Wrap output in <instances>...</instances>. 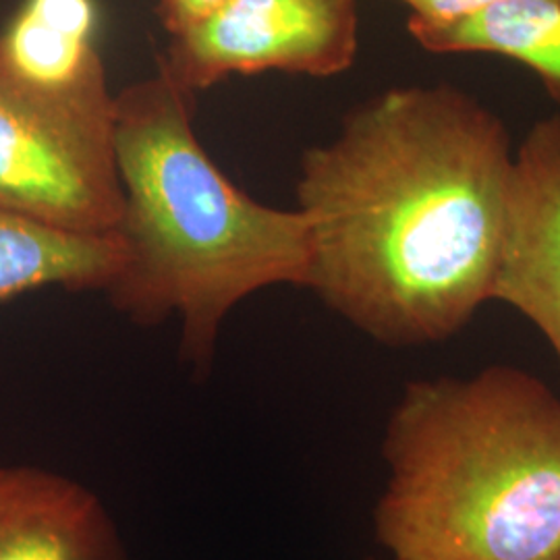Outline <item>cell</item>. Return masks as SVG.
<instances>
[{
  "label": "cell",
  "mask_w": 560,
  "mask_h": 560,
  "mask_svg": "<svg viewBox=\"0 0 560 560\" xmlns=\"http://www.w3.org/2000/svg\"><path fill=\"white\" fill-rule=\"evenodd\" d=\"M513 164L504 120L457 85L361 102L301 159L305 289L388 347L455 337L492 301Z\"/></svg>",
  "instance_id": "cell-1"
},
{
  "label": "cell",
  "mask_w": 560,
  "mask_h": 560,
  "mask_svg": "<svg viewBox=\"0 0 560 560\" xmlns=\"http://www.w3.org/2000/svg\"><path fill=\"white\" fill-rule=\"evenodd\" d=\"M194 108L196 94L161 69L115 94L122 261L104 293L141 326L177 316L183 358L206 372L241 301L305 287L312 243L300 208L260 203L222 173Z\"/></svg>",
  "instance_id": "cell-2"
},
{
  "label": "cell",
  "mask_w": 560,
  "mask_h": 560,
  "mask_svg": "<svg viewBox=\"0 0 560 560\" xmlns=\"http://www.w3.org/2000/svg\"><path fill=\"white\" fill-rule=\"evenodd\" d=\"M376 538L393 560H560V397L490 365L409 382L386 423Z\"/></svg>",
  "instance_id": "cell-3"
},
{
  "label": "cell",
  "mask_w": 560,
  "mask_h": 560,
  "mask_svg": "<svg viewBox=\"0 0 560 560\" xmlns=\"http://www.w3.org/2000/svg\"><path fill=\"white\" fill-rule=\"evenodd\" d=\"M0 208L69 233H115L120 187L108 83L52 94L0 65Z\"/></svg>",
  "instance_id": "cell-4"
},
{
  "label": "cell",
  "mask_w": 560,
  "mask_h": 560,
  "mask_svg": "<svg viewBox=\"0 0 560 560\" xmlns=\"http://www.w3.org/2000/svg\"><path fill=\"white\" fill-rule=\"evenodd\" d=\"M358 48V0H226L171 36L159 69L198 96L233 75L335 78Z\"/></svg>",
  "instance_id": "cell-5"
},
{
  "label": "cell",
  "mask_w": 560,
  "mask_h": 560,
  "mask_svg": "<svg viewBox=\"0 0 560 560\" xmlns=\"http://www.w3.org/2000/svg\"><path fill=\"white\" fill-rule=\"evenodd\" d=\"M492 300L534 322L560 361V115L538 120L515 150Z\"/></svg>",
  "instance_id": "cell-6"
},
{
  "label": "cell",
  "mask_w": 560,
  "mask_h": 560,
  "mask_svg": "<svg viewBox=\"0 0 560 560\" xmlns=\"http://www.w3.org/2000/svg\"><path fill=\"white\" fill-rule=\"evenodd\" d=\"M0 560H127L101 499L34 465H0Z\"/></svg>",
  "instance_id": "cell-7"
},
{
  "label": "cell",
  "mask_w": 560,
  "mask_h": 560,
  "mask_svg": "<svg viewBox=\"0 0 560 560\" xmlns=\"http://www.w3.org/2000/svg\"><path fill=\"white\" fill-rule=\"evenodd\" d=\"M98 0H21L0 32V65L21 83L71 94L108 83Z\"/></svg>",
  "instance_id": "cell-8"
},
{
  "label": "cell",
  "mask_w": 560,
  "mask_h": 560,
  "mask_svg": "<svg viewBox=\"0 0 560 560\" xmlns=\"http://www.w3.org/2000/svg\"><path fill=\"white\" fill-rule=\"evenodd\" d=\"M407 30L434 55L486 52L517 60L560 104V0H488L446 20H407Z\"/></svg>",
  "instance_id": "cell-9"
},
{
  "label": "cell",
  "mask_w": 560,
  "mask_h": 560,
  "mask_svg": "<svg viewBox=\"0 0 560 560\" xmlns=\"http://www.w3.org/2000/svg\"><path fill=\"white\" fill-rule=\"evenodd\" d=\"M115 235H80L0 208V301L46 287L106 291L119 272Z\"/></svg>",
  "instance_id": "cell-10"
},
{
  "label": "cell",
  "mask_w": 560,
  "mask_h": 560,
  "mask_svg": "<svg viewBox=\"0 0 560 560\" xmlns=\"http://www.w3.org/2000/svg\"><path fill=\"white\" fill-rule=\"evenodd\" d=\"M226 0H156V15L168 36H177L214 13Z\"/></svg>",
  "instance_id": "cell-11"
},
{
  "label": "cell",
  "mask_w": 560,
  "mask_h": 560,
  "mask_svg": "<svg viewBox=\"0 0 560 560\" xmlns=\"http://www.w3.org/2000/svg\"><path fill=\"white\" fill-rule=\"evenodd\" d=\"M409 9V20H446L471 11L488 0H400Z\"/></svg>",
  "instance_id": "cell-12"
},
{
  "label": "cell",
  "mask_w": 560,
  "mask_h": 560,
  "mask_svg": "<svg viewBox=\"0 0 560 560\" xmlns=\"http://www.w3.org/2000/svg\"><path fill=\"white\" fill-rule=\"evenodd\" d=\"M390 560H393V559H390Z\"/></svg>",
  "instance_id": "cell-13"
}]
</instances>
